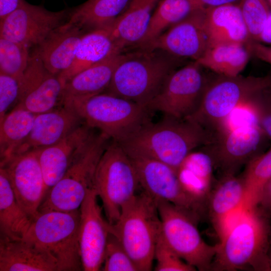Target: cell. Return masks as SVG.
I'll use <instances>...</instances> for the list:
<instances>
[{"label":"cell","instance_id":"e0dca14e","mask_svg":"<svg viewBox=\"0 0 271 271\" xmlns=\"http://www.w3.org/2000/svg\"><path fill=\"white\" fill-rule=\"evenodd\" d=\"M97 195L89 190L80 208L79 242L83 270H101L111 225L102 215Z\"/></svg>","mask_w":271,"mask_h":271},{"label":"cell","instance_id":"83f0119b","mask_svg":"<svg viewBox=\"0 0 271 271\" xmlns=\"http://www.w3.org/2000/svg\"><path fill=\"white\" fill-rule=\"evenodd\" d=\"M121 52H123L118 48L108 29L87 32L81 38L72 65L59 76L66 83L81 71Z\"/></svg>","mask_w":271,"mask_h":271},{"label":"cell","instance_id":"8d00e7d4","mask_svg":"<svg viewBox=\"0 0 271 271\" xmlns=\"http://www.w3.org/2000/svg\"><path fill=\"white\" fill-rule=\"evenodd\" d=\"M101 270L139 271L119 240L111 231L108 237Z\"/></svg>","mask_w":271,"mask_h":271},{"label":"cell","instance_id":"ab89813d","mask_svg":"<svg viewBox=\"0 0 271 271\" xmlns=\"http://www.w3.org/2000/svg\"><path fill=\"white\" fill-rule=\"evenodd\" d=\"M248 101L256 111L260 127L271 141V85L258 92Z\"/></svg>","mask_w":271,"mask_h":271},{"label":"cell","instance_id":"ac0fdd59","mask_svg":"<svg viewBox=\"0 0 271 271\" xmlns=\"http://www.w3.org/2000/svg\"><path fill=\"white\" fill-rule=\"evenodd\" d=\"M205 9H199L143 48L197 61L209 47L204 27Z\"/></svg>","mask_w":271,"mask_h":271},{"label":"cell","instance_id":"277c9868","mask_svg":"<svg viewBox=\"0 0 271 271\" xmlns=\"http://www.w3.org/2000/svg\"><path fill=\"white\" fill-rule=\"evenodd\" d=\"M111 232L119 240L139 271L152 270L161 222L157 201L144 191L123 208Z\"/></svg>","mask_w":271,"mask_h":271},{"label":"cell","instance_id":"ee69618b","mask_svg":"<svg viewBox=\"0 0 271 271\" xmlns=\"http://www.w3.org/2000/svg\"><path fill=\"white\" fill-rule=\"evenodd\" d=\"M20 0H0V22L18 6Z\"/></svg>","mask_w":271,"mask_h":271},{"label":"cell","instance_id":"6da1fadb","mask_svg":"<svg viewBox=\"0 0 271 271\" xmlns=\"http://www.w3.org/2000/svg\"><path fill=\"white\" fill-rule=\"evenodd\" d=\"M214 140V135L187 118L166 116L158 123H147L119 144L129 155L161 162L177 171L194 149Z\"/></svg>","mask_w":271,"mask_h":271},{"label":"cell","instance_id":"7dc6e473","mask_svg":"<svg viewBox=\"0 0 271 271\" xmlns=\"http://www.w3.org/2000/svg\"><path fill=\"white\" fill-rule=\"evenodd\" d=\"M268 260H269V263L271 269V233L269 238V246H268Z\"/></svg>","mask_w":271,"mask_h":271},{"label":"cell","instance_id":"ba28073f","mask_svg":"<svg viewBox=\"0 0 271 271\" xmlns=\"http://www.w3.org/2000/svg\"><path fill=\"white\" fill-rule=\"evenodd\" d=\"M219 75L208 83L199 108L186 118L215 136L235 107L271 85V74L261 77Z\"/></svg>","mask_w":271,"mask_h":271},{"label":"cell","instance_id":"9a60e30c","mask_svg":"<svg viewBox=\"0 0 271 271\" xmlns=\"http://www.w3.org/2000/svg\"><path fill=\"white\" fill-rule=\"evenodd\" d=\"M65 84L59 75L53 74L46 69L34 52L20 80L19 97L14 107L36 114L59 108L64 105Z\"/></svg>","mask_w":271,"mask_h":271},{"label":"cell","instance_id":"cb8c5ba5","mask_svg":"<svg viewBox=\"0 0 271 271\" xmlns=\"http://www.w3.org/2000/svg\"><path fill=\"white\" fill-rule=\"evenodd\" d=\"M161 0H130L123 12L108 29L119 50L138 46Z\"/></svg>","mask_w":271,"mask_h":271},{"label":"cell","instance_id":"5b68a950","mask_svg":"<svg viewBox=\"0 0 271 271\" xmlns=\"http://www.w3.org/2000/svg\"><path fill=\"white\" fill-rule=\"evenodd\" d=\"M85 123L120 143L149 122L146 106L108 93L66 101Z\"/></svg>","mask_w":271,"mask_h":271},{"label":"cell","instance_id":"b9f144b4","mask_svg":"<svg viewBox=\"0 0 271 271\" xmlns=\"http://www.w3.org/2000/svg\"><path fill=\"white\" fill-rule=\"evenodd\" d=\"M246 46L250 54L271 65V46L250 40Z\"/></svg>","mask_w":271,"mask_h":271},{"label":"cell","instance_id":"2e32d148","mask_svg":"<svg viewBox=\"0 0 271 271\" xmlns=\"http://www.w3.org/2000/svg\"><path fill=\"white\" fill-rule=\"evenodd\" d=\"M0 167L6 171L18 203L32 220L46 195L38 150L13 155Z\"/></svg>","mask_w":271,"mask_h":271},{"label":"cell","instance_id":"d590c367","mask_svg":"<svg viewBox=\"0 0 271 271\" xmlns=\"http://www.w3.org/2000/svg\"><path fill=\"white\" fill-rule=\"evenodd\" d=\"M241 13L251 40L259 42L263 27L270 12L266 0H241Z\"/></svg>","mask_w":271,"mask_h":271},{"label":"cell","instance_id":"d6a6232c","mask_svg":"<svg viewBox=\"0 0 271 271\" xmlns=\"http://www.w3.org/2000/svg\"><path fill=\"white\" fill-rule=\"evenodd\" d=\"M36 114L13 108L0 121V164L11 158L29 134Z\"/></svg>","mask_w":271,"mask_h":271},{"label":"cell","instance_id":"e575fe53","mask_svg":"<svg viewBox=\"0 0 271 271\" xmlns=\"http://www.w3.org/2000/svg\"><path fill=\"white\" fill-rule=\"evenodd\" d=\"M30 55L25 45L0 37V73L21 80Z\"/></svg>","mask_w":271,"mask_h":271},{"label":"cell","instance_id":"f546056e","mask_svg":"<svg viewBox=\"0 0 271 271\" xmlns=\"http://www.w3.org/2000/svg\"><path fill=\"white\" fill-rule=\"evenodd\" d=\"M250 54L246 44H220L209 47L196 62L219 75L233 77L245 68Z\"/></svg>","mask_w":271,"mask_h":271},{"label":"cell","instance_id":"5bb4252c","mask_svg":"<svg viewBox=\"0 0 271 271\" xmlns=\"http://www.w3.org/2000/svg\"><path fill=\"white\" fill-rule=\"evenodd\" d=\"M266 137L259 125L239 127L218 134L212 143L204 146L211 157L214 169L222 177L235 175L244 165L260 154Z\"/></svg>","mask_w":271,"mask_h":271},{"label":"cell","instance_id":"4dcf8cb0","mask_svg":"<svg viewBox=\"0 0 271 271\" xmlns=\"http://www.w3.org/2000/svg\"><path fill=\"white\" fill-rule=\"evenodd\" d=\"M245 193L241 176L222 177L207 201V209L214 227L229 214L244 207Z\"/></svg>","mask_w":271,"mask_h":271},{"label":"cell","instance_id":"1f68e13d","mask_svg":"<svg viewBox=\"0 0 271 271\" xmlns=\"http://www.w3.org/2000/svg\"><path fill=\"white\" fill-rule=\"evenodd\" d=\"M200 8L195 0H161L152 15L144 37L137 47L146 46Z\"/></svg>","mask_w":271,"mask_h":271},{"label":"cell","instance_id":"7c38bea8","mask_svg":"<svg viewBox=\"0 0 271 271\" xmlns=\"http://www.w3.org/2000/svg\"><path fill=\"white\" fill-rule=\"evenodd\" d=\"M70 11L52 12L20 0L17 8L0 22V37L36 47L67 20Z\"/></svg>","mask_w":271,"mask_h":271},{"label":"cell","instance_id":"c3c4849f","mask_svg":"<svg viewBox=\"0 0 271 271\" xmlns=\"http://www.w3.org/2000/svg\"><path fill=\"white\" fill-rule=\"evenodd\" d=\"M266 1L271 8V0H266Z\"/></svg>","mask_w":271,"mask_h":271},{"label":"cell","instance_id":"f35d334b","mask_svg":"<svg viewBox=\"0 0 271 271\" xmlns=\"http://www.w3.org/2000/svg\"><path fill=\"white\" fill-rule=\"evenodd\" d=\"M253 125H259L257 115L253 105L247 100L239 104L226 117L218 134L239 127Z\"/></svg>","mask_w":271,"mask_h":271},{"label":"cell","instance_id":"bcb514c9","mask_svg":"<svg viewBox=\"0 0 271 271\" xmlns=\"http://www.w3.org/2000/svg\"><path fill=\"white\" fill-rule=\"evenodd\" d=\"M258 42L271 46V12L263 27Z\"/></svg>","mask_w":271,"mask_h":271},{"label":"cell","instance_id":"836d02e7","mask_svg":"<svg viewBox=\"0 0 271 271\" xmlns=\"http://www.w3.org/2000/svg\"><path fill=\"white\" fill-rule=\"evenodd\" d=\"M241 177L246 192L244 207H253L263 187L271 178V148L251 160Z\"/></svg>","mask_w":271,"mask_h":271},{"label":"cell","instance_id":"7402d4cb","mask_svg":"<svg viewBox=\"0 0 271 271\" xmlns=\"http://www.w3.org/2000/svg\"><path fill=\"white\" fill-rule=\"evenodd\" d=\"M205 11L204 27L209 47L225 43L246 44L251 40L239 5H226Z\"/></svg>","mask_w":271,"mask_h":271},{"label":"cell","instance_id":"f6af8a7d","mask_svg":"<svg viewBox=\"0 0 271 271\" xmlns=\"http://www.w3.org/2000/svg\"><path fill=\"white\" fill-rule=\"evenodd\" d=\"M200 7L204 9L229 4L239 5L241 0H195Z\"/></svg>","mask_w":271,"mask_h":271},{"label":"cell","instance_id":"484cf974","mask_svg":"<svg viewBox=\"0 0 271 271\" xmlns=\"http://www.w3.org/2000/svg\"><path fill=\"white\" fill-rule=\"evenodd\" d=\"M124 56L123 52L114 53L73 76L65 84L64 103L69 100L91 96L107 89L116 67Z\"/></svg>","mask_w":271,"mask_h":271},{"label":"cell","instance_id":"8992f818","mask_svg":"<svg viewBox=\"0 0 271 271\" xmlns=\"http://www.w3.org/2000/svg\"><path fill=\"white\" fill-rule=\"evenodd\" d=\"M139 188L138 174L132 161L122 147L112 141L100 159L93 185L111 225L116 222L123 208L138 194Z\"/></svg>","mask_w":271,"mask_h":271},{"label":"cell","instance_id":"44dd1931","mask_svg":"<svg viewBox=\"0 0 271 271\" xmlns=\"http://www.w3.org/2000/svg\"><path fill=\"white\" fill-rule=\"evenodd\" d=\"M0 271H58L56 259L30 241L0 236Z\"/></svg>","mask_w":271,"mask_h":271},{"label":"cell","instance_id":"74e56055","mask_svg":"<svg viewBox=\"0 0 271 271\" xmlns=\"http://www.w3.org/2000/svg\"><path fill=\"white\" fill-rule=\"evenodd\" d=\"M156 271H194L196 268L181 258L165 242L161 234L155 250Z\"/></svg>","mask_w":271,"mask_h":271},{"label":"cell","instance_id":"7a4b0ae2","mask_svg":"<svg viewBox=\"0 0 271 271\" xmlns=\"http://www.w3.org/2000/svg\"><path fill=\"white\" fill-rule=\"evenodd\" d=\"M270 218L256 206L245 209L220 239L212 269L271 271L268 256Z\"/></svg>","mask_w":271,"mask_h":271},{"label":"cell","instance_id":"d6986e66","mask_svg":"<svg viewBox=\"0 0 271 271\" xmlns=\"http://www.w3.org/2000/svg\"><path fill=\"white\" fill-rule=\"evenodd\" d=\"M92 129L84 122L59 142L38 150L46 195L63 177L72 162L85 152L95 139L97 135Z\"/></svg>","mask_w":271,"mask_h":271},{"label":"cell","instance_id":"4316f807","mask_svg":"<svg viewBox=\"0 0 271 271\" xmlns=\"http://www.w3.org/2000/svg\"><path fill=\"white\" fill-rule=\"evenodd\" d=\"M130 0H88L70 11L60 28L77 27L85 32L109 29L123 12Z\"/></svg>","mask_w":271,"mask_h":271},{"label":"cell","instance_id":"7bdbcfd3","mask_svg":"<svg viewBox=\"0 0 271 271\" xmlns=\"http://www.w3.org/2000/svg\"><path fill=\"white\" fill-rule=\"evenodd\" d=\"M255 206L271 217V178L263 187Z\"/></svg>","mask_w":271,"mask_h":271},{"label":"cell","instance_id":"ffe728a7","mask_svg":"<svg viewBox=\"0 0 271 271\" xmlns=\"http://www.w3.org/2000/svg\"><path fill=\"white\" fill-rule=\"evenodd\" d=\"M84 122L77 111L65 104L53 110L37 114L29 134L13 156L52 146Z\"/></svg>","mask_w":271,"mask_h":271},{"label":"cell","instance_id":"603a6c76","mask_svg":"<svg viewBox=\"0 0 271 271\" xmlns=\"http://www.w3.org/2000/svg\"><path fill=\"white\" fill-rule=\"evenodd\" d=\"M85 33L77 27H59L36 47L34 52L50 73L59 75L72 65Z\"/></svg>","mask_w":271,"mask_h":271},{"label":"cell","instance_id":"8fae6325","mask_svg":"<svg viewBox=\"0 0 271 271\" xmlns=\"http://www.w3.org/2000/svg\"><path fill=\"white\" fill-rule=\"evenodd\" d=\"M196 61L174 70L146 107L166 116L185 118L199 108L208 82Z\"/></svg>","mask_w":271,"mask_h":271},{"label":"cell","instance_id":"d4e9b609","mask_svg":"<svg viewBox=\"0 0 271 271\" xmlns=\"http://www.w3.org/2000/svg\"><path fill=\"white\" fill-rule=\"evenodd\" d=\"M214 169L211 156L204 151L190 153L177 171L185 192L205 211L212 189Z\"/></svg>","mask_w":271,"mask_h":271},{"label":"cell","instance_id":"52a82bcc","mask_svg":"<svg viewBox=\"0 0 271 271\" xmlns=\"http://www.w3.org/2000/svg\"><path fill=\"white\" fill-rule=\"evenodd\" d=\"M79 225V209L38 212L23 239L48 251L56 259L58 271L83 270Z\"/></svg>","mask_w":271,"mask_h":271},{"label":"cell","instance_id":"4fadbf2b","mask_svg":"<svg viewBox=\"0 0 271 271\" xmlns=\"http://www.w3.org/2000/svg\"><path fill=\"white\" fill-rule=\"evenodd\" d=\"M128 155L136 168L143 191L156 201L170 202L200 220L205 211L185 192L175 170L155 160Z\"/></svg>","mask_w":271,"mask_h":271},{"label":"cell","instance_id":"f1b7e54d","mask_svg":"<svg viewBox=\"0 0 271 271\" xmlns=\"http://www.w3.org/2000/svg\"><path fill=\"white\" fill-rule=\"evenodd\" d=\"M31 222L17 201L6 171L0 167V236L22 239Z\"/></svg>","mask_w":271,"mask_h":271},{"label":"cell","instance_id":"9c48e42d","mask_svg":"<svg viewBox=\"0 0 271 271\" xmlns=\"http://www.w3.org/2000/svg\"><path fill=\"white\" fill-rule=\"evenodd\" d=\"M161 222V235L167 245L184 261L200 271L212 269L219 247L201 237L198 220L185 210L164 201H156Z\"/></svg>","mask_w":271,"mask_h":271},{"label":"cell","instance_id":"60d3db41","mask_svg":"<svg viewBox=\"0 0 271 271\" xmlns=\"http://www.w3.org/2000/svg\"><path fill=\"white\" fill-rule=\"evenodd\" d=\"M20 90V80L0 73V121L17 104Z\"/></svg>","mask_w":271,"mask_h":271},{"label":"cell","instance_id":"3957f363","mask_svg":"<svg viewBox=\"0 0 271 271\" xmlns=\"http://www.w3.org/2000/svg\"><path fill=\"white\" fill-rule=\"evenodd\" d=\"M172 57L162 51L146 48L125 53L107 93L146 106L174 71Z\"/></svg>","mask_w":271,"mask_h":271},{"label":"cell","instance_id":"30bf717a","mask_svg":"<svg viewBox=\"0 0 271 271\" xmlns=\"http://www.w3.org/2000/svg\"><path fill=\"white\" fill-rule=\"evenodd\" d=\"M110 140L100 132L82 154L71 163L63 177L49 191L38 212L71 211L79 209L93 188L96 168Z\"/></svg>","mask_w":271,"mask_h":271}]
</instances>
